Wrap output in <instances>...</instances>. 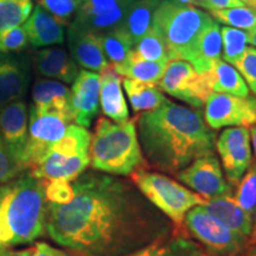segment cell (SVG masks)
Masks as SVG:
<instances>
[{
    "instance_id": "44",
    "label": "cell",
    "mask_w": 256,
    "mask_h": 256,
    "mask_svg": "<svg viewBox=\"0 0 256 256\" xmlns=\"http://www.w3.org/2000/svg\"><path fill=\"white\" fill-rule=\"evenodd\" d=\"M170 2H176V4L188 5V6H194V8H200L206 10V0H170Z\"/></svg>"
},
{
    "instance_id": "31",
    "label": "cell",
    "mask_w": 256,
    "mask_h": 256,
    "mask_svg": "<svg viewBox=\"0 0 256 256\" xmlns=\"http://www.w3.org/2000/svg\"><path fill=\"white\" fill-rule=\"evenodd\" d=\"M211 17L215 20L246 32L252 31L256 28V8L248 6L230 8L211 11Z\"/></svg>"
},
{
    "instance_id": "49",
    "label": "cell",
    "mask_w": 256,
    "mask_h": 256,
    "mask_svg": "<svg viewBox=\"0 0 256 256\" xmlns=\"http://www.w3.org/2000/svg\"><path fill=\"white\" fill-rule=\"evenodd\" d=\"M254 220H255V228H254V234H252V240L256 243V211H255V216H254Z\"/></svg>"
},
{
    "instance_id": "32",
    "label": "cell",
    "mask_w": 256,
    "mask_h": 256,
    "mask_svg": "<svg viewBox=\"0 0 256 256\" xmlns=\"http://www.w3.org/2000/svg\"><path fill=\"white\" fill-rule=\"evenodd\" d=\"M32 10V0H0V31L23 25Z\"/></svg>"
},
{
    "instance_id": "2",
    "label": "cell",
    "mask_w": 256,
    "mask_h": 256,
    "mask_svg": "<svg viewBox=\"0 0 256 256\" xmlns=\"http://www.w3.org/2000/svg\"><path fill=\"white\" fill-rule=\"evenodd\" d=\"M148 168L174 176L200 156L215 153L217 134L200 110L166 100L162 107L134 118Z\"/></svg>"
},
{
    "instance_id": "41",
    "label": "cell",
    "mask_w": 256,
    "mask_h": 256,
    "mask_svg": "<svg viewBox=\"0 0 256 256\" xmlns=\"http://www.w3.org/2000/svg\"><path fill=\"white\" fill-rule=\"evenodd\" d=\"M31 256H72L66 249L55 248L46 242H37L32 247Z\"/></svg>"
},
{
    "instance_id": "38",
    "label": "cell",
    "mask_w": 256,
    "mask_h": 256,
    "mask_svg": "<svg viewBox=\"0 0 256 256\" xmlns=\"http://www.w3.org/2000/svg\"><path fill=\"white\" fill-rule=\"evenodd\" d=\"M238 72L247 83L249 90L256 96V48L247 46L240 58L234 63Z\"/></svg>"
},
{
    "instance_id": "4",
    "label": "cell",
    "mask_w": 256,
    "mask_h": 256,
    "mask_svg": "<svg viewBox=\"0 0 256 256\" xmlns=\"http://www.w3.org/2000/svg\"><path fill=\"white\" fill-rule=\"evenodd\" d=\"M89 156L92 170L118 177H130L138 170L148 168L134 119L118 122L100 118L92 136Z\"/></svg>"
},
{
    "instance_id": "6",
    "label": "cell",
    "mask_w": 256,
    "mask_h": 256,
    "mask_svg": "<svg viewBox=\"0 0 256 256\" xmlns=\"http://www.w3.org/2000/svg\"><path fill=\"white\" fill-rule=\"evenodd\" d=\"M128 178L176 228H183L185 216L192 208L206 203L203 197L176 178L148 168L138 170Z\"/></svg>"
},
{
    "instance_id": "27",
    "label": "cell",
    "mask_w": 256,
    "mask_h": 256,
    "mask_svg": "<svg viewBox=\"0 0 256 256\" xmlns=\"http://www.w3.org/2000/svg\"><path fill=\"white\" fill-rule=\"evenodd\" d=\"M222 56V36L218 22L214 19L198 42L196 56L191 64L197 72H208Z\"/></svg>"
},
{
    "instance_id": "33",
    "label": "cell",
    "mask_w": 256,
    "mask_h": 256,
    "mask_svg": "<svg viewBox=\"0 0 256 256\" xmlns=\"http://www.w3.org/2000/svg\"><path fill=\"white\" fill-rule=\"evenodd\" d=\"M132 52L139 58L146 60L170 62L165 42L154 28H151L144 34L142 40L134 46Z\"/></svg>"
},
{
    "instance_id": "43",
    "label": "cell",
    "mask_w": 256,
    "mask_h": 256,
    "mask_svg": "<svg viewBox=\"0 0 256 256\" xmlns=\"http://www.w3.org/2000/svg\"><path fill=\"white\" fill-rule=\"evenodd\" d=\"M32 248H26L23 250H14L12 248H0V256H31Z\"/></svg>"
},
{
    "instance_id": "25",
    "label": "cell",
    "mask_w": 256,
    "mask_h": 256,
    "mask_svg": "<svg viewBox=\"0 0 256 256\" xmlns=\"http://www.w3.org/2000/svg\"><path fill=\"white\" fill-rule=\"evenodd\" d=\"M122 86L130 100L132 110L136 114L154 110L165 104L168 98L162 94L158 84L140 82L124 78Z\"/></svg>"
},
{
    "instance_id": "11",
    "label": "cell",
    "mask_w": 256,
    "mask_h": 256,
    "mask_svg": "<svg viewBox=\"0 0 256 256\" xmlns=\"http://www.w3.org/2000/svg\"><path fill=\"white\" fill-rule=\"evenodd\" d=\"M224 177L235 188L252 162L250 132L247 127H228L216 139Z\"/></svg>"
},
{
    "instance_id": "35",
    "label": "cell",
    "mask_w": 256,
    "mask_h": 256,
    "mask_svg": "<svg viewBox=\"0 0 256 256\" xmlns=\"http://www.w3.org/2000/svg\"><path fill=\"white\" fill-rule=\"evenodd\" d=\"M222 36V56L224 62L232 64L236 62L247 48V32L232 26L220 28Z\"/></svg>"
},
{
    "instance_id": "20",
    "label": "cell",
    "mask_w": 256,
    "mask_h": 256,
    "mask_svg": "<svg viewBox=\"0 0 256 256\" xmlns=\"http://www.w3.org/2000/svg\"><path fill=\"white\" fill-rule=\"evenodd\" d=\"M32 63L38 75L63 83H72L80 72L72 55L62 48H46L36 51Z\"/></svg>"
},
{
    "instance_id": "21",
    "label": "cell",
    "mask_w": 256,
    "mask_h": 256,
    "mask_svg": "<svg viewBox=\"0 0 256 256\" xmlns=\"http://www.w3.org/2000/svg\"><path fill=\"white\" fill-rule=\"evenodd\" d=\"M72 92L62 82L55 80H40L32 89V108L40 113H58L72 119Z\"/></svg>"
},
{
    "instance_id": "26",
    "label": "cell",
    "mask_w": 256,
    "mask_h": 256,
    "mask_svg": "<svg viewBox=\"0 0 256 256\" xmlns=\"http://www.w3.org/2000/svg\"><path fill=\"white\" fill-rule=\"evenodd\" d=\"M162 0H136L124 18L121 28L132 42L133 48L152 28L153 16Z\"/></svg>"
},
{
    "instance_id": "8",
    "label": "cell",
    "mask_w": 256,
    "mask_h": 256,
    "mask_svg": "<svg viewBox=\"0 0 256 256\" xmlns=\"http://www.w3.org/2000/svg\"><path fill=\"white\" fill-rule=\"evenodd\" d=\"M158 87L162 92L185 102L194 110L204 107L214 92L208 72H197L186 60H171Z\"/></svg>"
},
{
    "instance_id": "9",
    "label": "cell",
    "mask_w": 256,
    "mask_h": 256,
    "mask_svg": "<svg viewBox=\"0 0 256 256\" xmlns=\"http://www.w3.org/2000/svg\"><path fill=\"white\" fill-rule=\"evenodd\" d=\"M72 119L58 113L28 110V140L23 156V168L30 171L43 159L54 144L66 133Z\"/></svg>"
},
{
    "instance_id": "47",
    "label": "cell",
    "mask_w": 256,
    "mask_h": 256,
    "mask_svg": "<svg viewBox=\"0 0 256 256\" xmlns=\"http://www.w3.org/2000/svg\"><path fill=\"white\" fill-rule=\"evenodd\" d=\"M244 6H248V8H256V0H240Z\"/></svg>"
},
{
    "instance_id": "17",
    "label": "cell",
    "mask_w": 256,
    "mask_h": 256,
    "mask_svg": "<svg viewBox=\"0 0 256 256\" xmlns=\"http://www.w3.org/2000/svg\"><path fill=\"white\" fill-rule=\"evenodd\" d=\"M70 92L74 124L90 127L100 110V75L90 70H80Z\"/></svg>"
},
{
    "instance_id": "22",
    "label": "cell",
    "mask_w": 256,
    "mask_h": 256,
    "mask_svg": "<svg viewBox=\"0 0 256 256\" xmlns=\"http://www.w3.org/2000/svg\"><path fill=\"white\" fill-rule=\"evenodd\" d=\"M203 206L206 208L208 212L215 216L228 228L235 230L248 238H252L255 228L254 217L238 206L232 196V192L212 198V200H208Z\"/></svg>"
},
{
    "instance_id": "3",
    "label": "cell",
    "mask_w": 256,
    "mask_h": 256,
    "mask_svg": "<svg viewBox=\"0 0 256 256\" xmlns=\"http://www.w3.org/2000/svg\"><path fill=\"white\" fill-rule=\"evenodd\" d=\"M46 182L30 174L0 186V248L28 244L46 234Z\"/></svg>"
},
{
    "instance_id": "45",
    "label": "cell",
    "mask_w": 256,
    "mask_h": 256,
    "mask_svg": "<svg viewBox=\"0 0 256 256\" xmlns=\"http://www.w3.org/2000/svg\"><path fill=\"white\" fill-rule=\"evenodd\" d=\"M247 43L256 48V28L247 32Z\"/></svg>"
},
{
    "instance_id": "28",
    "label": "cell",
    "mask_w": 256,
    "mask_h": 256,
    "mask_svg": "<svg viewBox=\"0 0 256 256\" xmlns=\"http://www.w3.org/2000/svg\"><path fill=\"white\" fill-rule=\"evenodd\" d=\"M208 75L210 78L211 87L214 92H223L235 96L246 98L249 94V88L241 74L232 64L223 60H216Z\"/></svg>"
},
{
    "instance_id": "16",
    "label": "cell",
    "mask_w": 256,
    "mask_h": 256,
    "mask_svg": "<svg viewBox=\"0 0 256 256\" xmlns=\"http://www.w3.org/2000/svg\"><path fill=\"white\" fill-rule=\"evenodd\" d=\"M31 81V63L20 52H0V107L23 100Z\"/></svg>"
},
{
    "instance_id": "34",
    "label": "cell",
    "mask_w": 256,
    "mask_h": 256,
    "mask_svg": "<svg viewBox=\"0 0 256 256\" xmlns=\"http://www.w3.org/2000/svg\"><path fill=\"white\" fill-rule=\"evenodd\" d=\"M232 196L238 204L243 210L247 211L249 215L255 216L256 211V164L252 160V165L240 179Z\"/></svg>"
},
{
    "instance_id": "15",
    "label": "cell",
    "mask_w": 256,
    "mask_h": 256,
    "mask_svg": "<svg viewBox=\"0 0 256 256\" xmlns=\"http://www.w3.org/2000/svg\"><path fill=\"white\" fill-rule=\"evenodd\" d=\"M0 136L10 154L24 170L23 156L28 140V110L24 100L0 107Z\"/></svg>"
},
{
    "instance_id": "39",
    "label": "cell",
    "mask_w": 256,
    "mask_h": 256,
    "mask_svg": "<svg viewBox=\"0 0 256 256\" xmlns=\"http://www.w3.org/2000/svg\"><path fill=\"white\" fill-rule=\"evenodd\" d=\"M46 182V197L48 203L66 204L72 200L74 188L72 182L44 180Z\"/></svg>"
},
{
    "instance_id": "30",
    "label": "cell",
    "mask_w": 256,
    "mask_h": 256,
    "mask_svg": "<svg viewBox=\"0 0 256 256\" xmlns=\"http://www.w3.org/2000/svg\"><path fill=\"white\" fill-rule=\"evenodd\" d=\"M106 58L114 68L122 66L133 50V44L121 28L98 34Z\"/></svg>"
},
{
    "instance_id": "48",
    "label": "cell",
    "mask_w": 256,
    "mask_h": 256,
    "mask_svg": "<svg viewBox=\"0 0 256 256\" xmlns=\"http://www.w3.org/2000/svg\"><path fill=\"white\" fill-rule=\"evenodd\" d=\"M242 256H256V246L249 249V250L246 252V254H243Z\"/></svg>"
},
{
    "instance_id": "37",
    "label": "cell",
    "mask_w": 256,
    "mask_h": 256,
    "mask_svg": "<svg viewBox=\"0 0 256 256\" xmlns=\"http://www.w3.org/2000/svg\"><path fill=\"white\" fill-rule=\"evenodd\" d=\"M30 44L23 25L0 31V52H22Z\"/></svg>"
},
{
    "instance_id": "13",
    "label": "cell",
    "mask_w": 256,
    "mask_h": 256,
    "mask_svg": "<svg viewBox=\"0 0 256 256\" xmlns=\"http://www.w3.org/2000/svg\"><path fill=\"white\" fill-rule=\"evenodd\" d=\"M136 0H81L75 18L69 26L104 34L122 25Z\"/></svg>"
},
{
    "instance_id": "29",
    "label": "cell",
    "mask_w": 256,
    "mask_h": 256,
    "mask_svg": "<svg viewBox=\"0 0 256 256\" xmlns=\"http://www.w3.org/2000/svg\"><path fill=\"white\" fill-rule=\"evenodd\" d=\"M168 63L170 62H160V60H146L139 58L133 52H130L126 62L122 66H116L115 70L126 78L158 84L164 76Z\"/></svg>"
},
{
    "instance_id": "42",
    "label": "cell",
    "mask_w": 256,
    "mask_h": 256,
    "mask_svg": "<svg viewBox=\"0 0 256 256\" xmlns=\"http://www.w3.org/2000/svg\"><path fill=\"white\" fill-rule=\"evenodd\" d=\"M208 11H216V10L240 8L244 6L240 0H206Z\"/></svg>"
},
{
    "instance_id": "50",
    "label": "cell",
    "mask_w": 256,
    "mask_h": 256,
    "mask_svg": "<svg viewBox=\"0 0 256 256\" xmlns=\"http://www.w3.org/2000/svg\"><path fill=\"white\" fill-rule=\"evenodd\" d=\"M78 2H81V0H78Z\"/></svg>"
},
{
    "instance_id": "14",
    "label": "cell",
    "mask_w": 256,
    "mask_h": 256,
    "mask_svg": "<svg viewBox=\"0 0 256 256\" xmlns=\"http://www.w3.org/2000/svg\"><path fill=\"white\" fill-rule=\"evenodd\" d=\"M90 165L89 153L78 152L55 142L43 159L28 171L34 178L42 180L72 182L87 171Z\"/></svg>"
},
{
    "instance_id": "40",
    "label": "cell",
    "mask_w": 256,
    "mask_h": 256,
    "mask_svg": "<svg viewBox=\"0 0 256 256\" xmlns=\"http://www.w3.org/2000/svg\"><path fill=\"white\" fill-rule=\"evenodd\" d=\"M25 174L6 148L0 136V184H6Z\"/></svg>"
},
{
    "instance_id": "12",
    "label": "cell",
    "mask_w": 256,
    "mask_h": 256,
    "mask_svg": "<svg viewBox=\"0 0 256 256\" xmlns=\"http://www.w3.org/2000/svg\"><path fill=\"white\" fill-rule=\"evenodd\" d=\"M174 178L206 200L234 191L224 177L222 165L215 153L196 159L179 171Z\"/></svg>"
},
{
    "instance_id": "7",
    "label": "cell",
    "mask_w": 256,
    "mask_h": 256,
    "mask_svg": "<svg viewBox=\"0 0 256 256\" xmlns=\"http://www.w3.org/2000/svg\"><path fill=\"white\" fill-rule=\"evenodd\" d=\"M183 228L208 256H242L256 246L252 238L228 228L203 206L188 211Z\"/></svg>"
},
{
    "instance_id": "1",
    "label": "cell",
    "mask_w": 256,
    "mask_h": 256,
    "mask_svg": "<svg viewBox=\"0 0 256 256\" xmlns=\"http://www.w3.org/2000/svg\"><path fill=\"white\" fill-rule=\"evenodd\" d=\"M72 185L69 203H48L46 234L72 256H124L176 228L130 178L90 170Z\"/></svg>"
},
{
    "instance_id": "19",
    "label": "cell",
    "mask_w": 256,
    "mask_h": 256,
    "mask_svg": "<svg viewBox=\"0 0 256 256\" xmlns=\"http://www.w3.org/2000/svg\"><path fill=\"white\" fill-rule=\"evenodd\" d=\"M98 75L102 113L106 118L118 122L130 120V110L122 92V76L110 63Z\"/></svg>"
},
{
    "instance_id": "18",
    "label": "cell",
    "mask_w": 256,
    "mask_h": 256,
    "mask_svg": "<svg viewBox=\"0 0 256 256\" xmlns=\"http://www.w3.org/2000/svg\"><path fill=\"white\" fill-rule=\"evenodd\" d=\"M66 36L70 55L78 66L86 70L100 72L110 64L102 51L98 34L68 26Z\"/></svg>"
},
{
    "instance_id": "24",
    "label": "cell",
    "mask_w": 256,
    "mask_h": 256,
    "mask_svg": "<svg viewBox=\"0 0 256 256\" xmlns=\"http://www.w3.org/2000/svg\"><path fill=\"white\" fill-rule=\"evenodd\" d=\"M124 256H208L184 228H174L170 235Z\"/></svg>"
},
{
    "instance_id": "36",
    "label": "cell",
    "mask_w": 256,
    "mask_h": 256,
    "mask_svg": "<svg viewBox=\"0 0 256 256\" xmlns=\"http://www.w3.org/2000/svg\"><path fill=\"white\" fill-rule=\"evenodd\" d=\"M80 4L81 2L78 0H38V5L64 26L72 23Z\"/></svg>"
},
{
    "instance_id": "46",
    "label": "cell",
    "mask_w": 256,
    "mask_h": 256,
    "mask_svg": "<svg viewBox=\"0 0 256 256\" xmlns=\"http://www.w3.org/2000/svg\"><path fill=\"white\" fill-rule=\"evenodd\" d=\"M249 132H250V140H252V148H254V154H255V164H256V124L254 126L250 127V130H249Z\"/></svg>"
},
{
    "instance_id": "23",
    "label": "cell",
    "mask_w": 256,
    "mask_h": 256,
    "mask_svg": "<svg viewBox=\"0 0 256 256\" xmlns=\"http://www.w3.org/2000/svg\"><path fill=\"white\" fill-rule=\"evenodd\" d=\"M30 46L34 49L62 44L66 38L64 25L48 14L40 5L32 10L30 17L23 24Z\"/></svg>"
},
{
    "instance_id": "10",
    "label": "cell",
    "mask_w": 256,
    "mask_h": 256,
    "mask_svg": "<svg viewBox=\"0 0 256 256\" xmlns=\"http://www.w3.org/2000/svg\"><path fill=\"white\" fill-rule=\"evenodd\" d=\"M204 121L211 130L224 127H247L256 124V96L246 98L212 92L204 110Z\"/></svg>"
},
{
    "instance_id": "5",
    "label": "cell",
    "mask_w": 256,
    "mask_h": 256,
    "mask_svg": "<svg viewBox=\"0 0 256 256\" xmlns=\"http://www.w3.org/2000/svg\"><path fill=\"white\" fill-rule=\"evenodd\" d=\"M212 22L211 14L203 10L162 0L153 16L152 26L165 42L170 62L191 63L202 34Z\"/></svg>"
}]
</instances>
